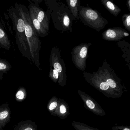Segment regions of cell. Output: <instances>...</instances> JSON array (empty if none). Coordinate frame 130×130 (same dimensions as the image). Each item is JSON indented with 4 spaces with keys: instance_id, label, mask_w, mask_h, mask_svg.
Here are the masks:
<instances>
[{
    "instance_id": "obj_15",
    "label": "cell",
    "mask_w": 130,
    "mask_h": 130,
    "mask_svg": "<svg viewBox=\"0 0 130 130\" xmlns=\"http://www.w3.org/2000/svg\"><path fill=\"white\" fill-rule=\"evenodd\" d=\"M123 24L126 28L130 31V15H129L125 16L123 19Z\"/></svg>"
},
{
    "instance_id": "obj_17",
    "label": "cell",
    "mask_w": 130,
    "mask_h": 130,
    "mask_svg": "<svg viewBox=\"0 0 130 130\" xmlns=\"http://www.w3.org/2000/svg\"><path fill=\"white\" fill-rule=\"evenodd\" d=\"M59 76V73L58 72L55 70L51 68L50 71V76L52 77L55 79H57Z\"/></svg>"
},
{
    "instance_id": "obj_2",
    "label": "cell",
    "mask_w": 130,
    "mask_h": 130,
    "mask_svg": "<svg viewBox=\"0 0 130 130\" xmlns=\"http://www.w3.org/2000/svg\"><path fill=\"white\" fill-rule=\"evenodd\" d=\"M9 16L12 20L13 29L15 32V38L18 48L23 57L31 61L30 52L25 32V24L15 6L9 9Z\"/></svg>"
},
{
    "instance_id": "obj_6",
    "label": "cell",
    "mask_w": 130,
    "mask_h": 130,
    "mask_svg": "<svg viewBox=\"0 0 130 130\" xmlns=\"http://www.w3.org/2000/svg\"><path fill=\"white\" fill-rule=\"evenodd\" d=\"M29 11V16L32 25L39 36L44 37L47 35V31L41 25L36 18L32 9L28 6Z\"/></svg>"
},
{
    "instance_id": "obj_9",
    "label": "cell",
    "mask_w": 130,
    "mask_h": 130,
    "mask_svg": "<svg viewBox=\"0 0 130 130\" xmlns=\"http://www.w3.org/2000/svg\"><path fill=\"white\" fill-rule=\"evenodd\" d=\"M14 130H37V128L35 122L31 120H23L16 125Z\"/></svg>"
},
{
    "instance_id": "obj_19",
    "label": "cell",
    "mask_w": 130,
    "mask_h": 130,
    "mask_svg": "<svg viewBox=\"0 0 130 130\" xmlns=\"http://www.w3.org/2000/svg\"><path fill=\"white\" fill-rule=\"evenodd\" d=\"M100 87L102 90H105L108 89L109 86L106 82H104L100 84Z\"/></svg>"
},
{
    "instance_id": "obj_7",
    "label": "cell",
    "mask_w": 130,
    "mask_h": 130,
    "mask_svg": "<svg viewBox=\"0 0 130 130\" xmlns=\"http://www.w3.org/2000/svg\"><path fill=\"white\" fill-rule=\"evenodd\" d=\"M11 46V41L0 20V47L9 50Z\"/></svg>"
},
{
    "instance_id": "obj_21",
    "label": "cell",
    "mask_w": 130,
    "mask_h": 130,
    "mask_svg": "<svg viewBox=\"0 0 130 130\" xmlns=\"http://www.w3.org/2000/svg\"><path fill=\"white\" fill-rule=\"evenodd\" d=\"M86 104L88 107L90 109H93L95 108V105L94 103L90 100H88L86 101Z\"/></svg>"
},
{
    "instance_id": "obj_22",
    "label": "cell",
    "mask_w": 130,
    "mask_h": 130,
    "mask_svg": "<svg viewBox=\"0 0 130 130\" xmlns=\"http://www.w3.org/2000/svg\"><path fill=\"white\" fill-rule=\"evenodd\" d=\"M57 105V102H53L49 106V109L50 110H54L55 108H56Z\"/></svg>"
},
{
    "instance_id": "obj_11",
    "label": "cell",
    "mask_w": 130,
    "mask_h": 130,
    "mask_svg": "<svg viewBox=\"0 0 130 130\" xmlns=\"http://www.w3.org/2000/svg\"><path fill=\"white\" fill-rule=\"evenodd\" d=\"M27 96L26 90L23 87H20L16 93L15 99L17 101L22 102L25 100Z\"/></svg>"
},
{
    "instance_id": "obj_13",
    "label": "cell",
    "mask_w": 130,
    "mask_h": 130,
    "mask_svg": "<svg viewBox=\"0 0 130 130\" xmlns=\"http://www.w3.org/2000/svg\"><path fill=\"white\" fill-rule=\"evenodd\" d=\"M105 3L104 4L105 7L114 15H117L121 11L118 7H116L110 1H107L106 2L105 1Z\"/></svg>"
},
{
    "instance_id": "obj_14",
    "label": "cell",
    "mask_w": 130,
    "mask_h": 130,
    "mask_svg": "<svg viewBox=\"0 0 130 130\" xmlns=\"http://www.w3.org/2000/svg\"><path fill=\"white\" fill-rule=\"evenodd\" d=\"M69 5L70 9L74 16H76L77 15V0H70L69 1Z\"/></svg>"
},
{
    "instance_id": "obj_4",
    "label": "cell",
    "mask_w": 130,
    "mask_h": 130,
    "mask_svg": "<svg viewBox=\"0 0 130 130\" xmlns=\"http://www.w3.org/2000/svg\"><path fill=\"white\" fill-rule=\"evenodd\" d=\"M84 13V19L89 24L94 28L102 27V19L96 12L90 9L86 10Z\"/></svg>"
},
{
    "instance_id": "obj_24",
    "label": "cell",
    "mask_w": 130,
    "mask_h": 130,
    "mask_svg": "<svg viewBox=\"0 0 130 130\" xmlns=\"http://www.w3.org/2000/svg\"><path fill=\"white\" fill-rule=\"evenodd\" d=\"M4 73L3 72H0V81L3 78V75Z\"/></svg>"
},
{
    "instance_id": "obj_18",
    "label": "cell",
    "mask_w": 130,
    "mask_h": 130,
    "mask_svg": "<svg viewBox=\"0 0 130 130\" xmlns=\"http://www.w3.org/2000/svg\"><path fill=\"white\" fill-rule=\"evenodd\" d=\"M106 83L108 84L109 86L111 87V88H115L116 86H117L115 82L112 79H107V80H106Z\"/></svg>"
},
{
    "instance_id": "obj_23",
    "label": "cell",
    "mask_w": 130,
    "mask_h": 130,
    "mask_svg": "<svg viewBox=\"0 0 130 130\" xmlns=\"http://www.w3.org/2000/svg\"><path fill=\"white\" fill-rule=\"evenodd\" d=\"M60 112L61 113L63 114V113L66 112V108L65 106L63 105L61 106L60 107Z\"/></svg>"
},
{
    "instance_id": "obj_8",
    "label": "cell",
    "mask_w": 130,
    "mask_h": 130,
    "mask_svg": "<svg viewBox=\"0 0 130 130\" xmlns=\"http://www.w3.org/2000/svg\"><path fill=\"white\" fill-rule=\"evenodd\" d=\"M129 36L127 32L123 31H118L113 29H109L105 32L103 37L106 39L109 40H119L124 37H127Z\"/></svg>"
},
{
    "instance_id": "obj_25",
    "label": "cell",
    "mask_w": 130,
    "mask_h": 130,
    "mask_svg": "<svg viewBox=\"0 0 130 130\" xmlns=\"http://www.w3.org/2000/svg\"><path fill=\"white\" fill-rule=\"evenodd\" d=\"M130 1H128V7H129V8H130Z\"/></svg>"
},
{
    "instance_id": "obj_20",
    "label": "cell",
    "mask_w": 130,
    "mask_h": 130,
    "mask_svg": "<svg viewBox=\"0 0 130 130\" xmlns=\"http://www.w3.org/2000/svg\"><path fill=\"white\" fill-rule=\"evenodd\" d=\"M64 25L66 27H68L70 24V20L69 17L67 15H65L63 18Z\"/></svg>"
},
{
    "instance_id": "obj_1",
    "label": "cell",
    "mask_w": 130,
    "mask_h": 130,
    "mask_svg": "<svg viewBox=\"0 0 130 130\" xmlns=\"http://www.w3.org/2000/svg\"><path fill=\"white\" fill-rule=\"evenodd\" d=\"M15 6L25 24V32L30 52L31 61L41 70L39 53L41 50V42L31 21L28 9L21 4L16 3Z\"/></svg>"
},
{
    "instance_id": "obj_26",
    "label": "cell",
    "mask_w": 130,
    "mask_h": 130,
    "mask_svg": "<svg viewBox=\"0 0 130 130\" xmlns=\"http://www.w3.org/2000/svg\"><path fill=\"white\" fill-rule=\"evenodd\" d=\"M124 130H130V129H129V128H125L124 129Z\"/></svg>"
},
{
    "instance_id": "obj_10",
    "label": "cell",
    "mask_w": 130,
    "mask_h": 130,
    "mask_svg": "<svg viewBox=\"0 0 130 130\" xmlns=\"http://www.w3.org/2000/svg\"><path fill=\"white\" fill-rule=\"evenodd\" d=\"M87 53V47L86 46H83L79 50V52L76 53L75 57V61L77 66L80 67L81 64L83 63L85 64L84 61Z\"/></svg>"
},
{
    "instance_id": "obj_16",
    "label": "cell",
    "mask_w": 130,
    "mask_h": 130,
    "mask_svg": "<svg viewBox=\"0 0 130 130\" xmlns=\"http://www.w3.org/2000/svg\"><path fill=\"white\" fill-rule=\"evenodd\" d=\"M51 64L53 65L54 69L56 70L58 73H61L62 71V68L61 65L60 63L58 62H52Z\"/></svg>"
},
{
    "instance_id": "obj_12",
    "label": "cell",
    "mask_w": 130,
    "mask_h": 130,
    "mask_svg": "<svg viewBox=\"0 0 130 130\" xmlns=\"http://www.w3.org/2000/svg\"><path fill=\"white\" fill-rule=\"evenodd\" d=\"M12 67L7 61L0 58V72L6 73L11 70Z\"/></svg>"
},
{
    "instance_id": "obj_5",
    "label": "cell",
    "mask_w": 130,
    "mask_h": 130,
    "mask_svg": "<svg viewBox=\"0 0 130 130\" xmlns=\"http://www.w3.org/2000/svg\"><path fill=\"white\" fill-rule=\"evenodd\" d=\"M11 111L7 103L0 106V130H3L10 121Z\"/></svg>"
},
{
    "instance_id": "obj_3",
    "label": "cell",
    "mask_w": 130,
    "mask_h": 130,
    "mask_svg": "<svg viewBox=\"0 0 130 130\" xmlns=\"http://www.w3.org/2000/svg\"><path fill=\"white\" fill-rule=\"evenodd\" d=\"M28 7L32 9L37 19L42 26L48 31L49 29V18L45 12L37 5V4L31 3Z\"/></svg>"
}]
</instances>
